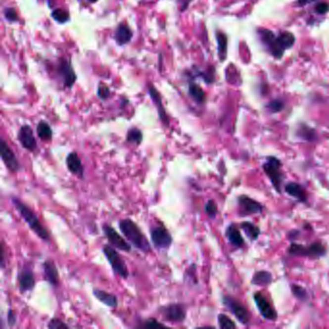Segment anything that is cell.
<instances>
[{
    "label": "cell",
    "instance_id": "obj_1",
    "mask_svg": "<svg viewBox=\"0 0 329 329\" xmlns=\"http://www.w3.org/2000/svg\"><path fill=\"white\" fill-rule=\"evenodd\" d=\"M119 228L130 243L144 253L151 251V244L135 221L126 218L119 222Z\"/></svg>",
    "mask_w": 329,
    "mask_h": 329
},
{
    "label": "cell",
    "instance_id": "obj_2",
    "mask_svg": "<svg viewBox=\"0 0 329 329\" xmlns=\"http://www.w3.org/2000/svg\"><path fill=\"white\" fill-rule=\"evenodd\" d=\"M12 202H13L15 209L19 212L20 216L24 219V221L29 226V228L35 233L42 240L48 242L50 239L49 234L47 232V230L42 225L39 218L37 217V215L34 213V212L32 210H30L23 202H21L20 199H18L16 197L12 198Z\"/></svg>",
    "mask_w": 329,
    "mask_h": 329
},
{
    "label": "cell",
    "instance_id": "obj_3",
    "mask_svg": "<svg viewBox=\"0 0 329 329\" xmlns=\"http://www.w3.org/2000/svg\"><path fill=\"white\" fill-rule=\"evenodd\" d=\"M263 169L271 180L272 186L278 192H280L281 185L284 180L281 161L275 156H269L263 165Z\"/></svg>",
    "mask_w": 329,
    "mask_h": 329
},
{
    "label": "cell",
    "instance_id": "obj_4",
    "mask_svg": "<svg viewBox=\"0 0 329 329\" xmlns=\"http://www.w3.org/2000/svg\"><path fill=\"white\" fill-rule=\"evenodd\" d=\"M288 253L291 256H302L313 259H319L327 254V247L320 241H316L309 246H303L297 243H291Z\"/></svg>",
    "mask_w": 329,
    "mask_h": 329
},
{
    "label": "cell",
    "instance_id": "obj_5",
    "mask_svg": "<svg viewBox=\"0 0 329 329\" xmlns=\"http://www.w3.org/2000/svg\"><path fill=\"white\" fill-rule=\"evenodd\" d=\"M102 252L117 275H119L121 278L127 279L130 275V272L125 261L122 259L116 249L112 245H104Z\"/></svg>",
    "mask_w": 329,
    "mask_h": 329
},
{
    "label": "cell",
    "instance_id": "obj_6",
    "mask_svg": "<svg viewBox=\"0 0 329 329\" xmlns=\"http://www.w3.org/2000/svg\"><path fill=\"white\" fill-rule=\"evenodd\" d=\"M222 302L228 309L230 310V312L238 320L240 324L247 325L249 323L250 321L249 312L238 300L235 299L232 296L225 295L222 298Z\"/></svg>",
    "mask_w": 329,
    "mask_h": 329
},
{
    "label": "cell",
    "instance_id": "obj_7",
    "mask_svg": "<svg viewBox=\"0 0 329 329\" xmlns=\"http://www.w3.org/2000/svg\"><path fill=\"white\" fill-rule=\"evenodd\" d=\"M151 239L157 249H168L173 241L171 234L164 226H156L152 228Z\"/></svg>",
    "mask_w": 329,
    "mask_h": 329
},
{
    "label": "cell",
    "instance_id": "obj_8",
    "mask_svg": "<svg viewBox=\"0 0 329 329\" xmlns=\"http://www.w3.org/2000/svg\"><path fill=\"white\" fill-rule=\"evenodd\" d=\"M0 155L3 163L10 172L17 173L20 170V164L17 156L14 154L13 150L9 147L7 142L3 139L1 140L0 144Z\"/></svg>",
    "mask_w": 329,
    "mask_h": 329
},
{
    "label": "cell",
    "instance_id": "obj_9",
    "mask_svg": "<svg viewBox=\"0 0 329 329\" xmlns=\"http://www.w3.org/2000/svg\"><path fill=\"white\" fill-rule=\"evenodd\" d=\"M102 231L104 233L105 237L107 238L108 242L118 250L121 251L130 252L132 250L131 244L124 239L118 233L115 231V229L108 225V224H103L102 225Z\"/></svg>",
    "mask_w": 329,
    "mask_h": 329
},
{
    "label": "cell",
    "instance_id": "obj_10",
    "mask_svg": "<svg viewBox=\"0 0 329 329\" xmlns=\"http://www.w3.org/2000/svg\"><path fill=\"white\" fill-rule=\"evenodd\" d=\"M254 301L264 319L271 322H275L277 320V312L272 307V305L263 293L256 292L254 294Z\"/></svg>",
    "mask_w": 329,
    "mask_h": 329
},
{
    "label": "cell",
    "instance_id": "obj_11",
    "mask_svg": "<svg viewBox=\"0 0 329 329\" xmlns=\"http://www.w3.org/2000/svg\"><path fill=\"white\" fill-rule=\"evenodd\" d=\"M160 313L165 320L171 323H182L186 319V309L182 304L172 303L160 308Z\"/></svg>",
    "mask_w": 329,
    "mask_h": 329
},
{
    "label": "cell",
    "instance_id": "obj_12",
    "mask_svg": "<svg viewBox=\"0 0 329 329\" xmlns=\"http://www.w3.org/2000/svg\"><path fill=\"white\" fill-rule=\"evenodd\" d=\"M239 213L241 215L258 214L263 212V205L247 195H240L237 198Z\"/></svg>",
    "mask_w": 329,
    "mask_h": 329
},
{
    "label": "cell",
    "instance_id": "obj_13",
    "mask_svg": "<svg viewBox=\"0 0 329 329\" xmlns=\"http://www.w3.org/2000/svg\"><path fill=\"white\" fill-rule=\"evenodd\" d=\"M18 139L20 141L22 148L27 150L28 152H34L37 149V141L33 134L32 129L24 125L22 126L18 133Z\"/></svg>",
    "mask_w": 329,
    "mask_h": 329
},
{
    "label": "cell",
    "instance_id": "obj_14",
    "mask_svg": "<svg viewBox=\"0 0 329 329\" xmlns=\"http://www.w3.org/2000/svg\"><path fill=\"white\" fill-rule=\"evenodd\" d=\"M18 282L20 292H26L32 290L36 284L33 271L29 269H22L19 273Z\"/></svg>",
    "mask_w": 329,
    "mask_h": 329
},
{
    "label": "cell",
    "instance_id": "obj_15",
    "mask_svg": "<svg viewBox=\"0 0 329 329\" xmlns=\"http://www.w3.org/2000/svg\"><path fill=\"white\" fill-rule=\"evenodd\" d=\"M58 73L60 77L63 79L64 85L66 87H72L74 85L77 77L71 64L68 61L64 60L59 64Z\"/></svg>",
    "mask_w": 329,
    "mask_h": 329
},
{
    "label": "cell",
    "instance_id": "obj_16",
    "mask_svg": "<svg viewBox=\"0 0 329 329\" xmlns=\"http://www.w3.org/2000/svg\"><path fill=\"white\" fill-rule=\"evenodd\" d=\"M66 164H67L68 170L72 174L78 176V178H80V179L84 178V167L82 165L80 157L78 156L77 153H70L69 155H67Z\"/></svg>",
    "mask_w": 329,
    "mask_h": 329
},
{
    "label": "cell",
    "instance_id": "obj_17",
    "mask_svg": "<svg viewBox=\"0 0 329 329\" xmlns=\"http://www.w3.org/2000/svg\"><path fill=\"white\" fill-rule=\"evenodd\" d=\"M43 270H44V276L45 279L51 285L54 287H57L59 285V273L56 268V265L50 261V260H47L44 264H43Z\"/></svg>",
    "mask_w": 329,
    "mask_h": 329
},
{
    "label": "cell",
    "instance_id": "obj_18",
    "mask_svg": "<svg viewBox=\"0 0 329 329\" xmlns=\"http://www.w3.org/2000/svg\"><path fill=\"white\" fill-rule=\"evenodd\" d=\"M149 94L150 96L152 97L154 103H155V107L157 109V112H158V115H159V118H160V121L164 124V126H168L169 125V119H168V116L166 114V111L163 107V104H162V101H161V97L159 96V93L157 92V90L155 89V87L153 86H150L149 87Z\"/></svg>",
    "mask_w": 329,
    "mask_h": 329
},
{
    "label": "cell",
    "instance_id": "obj_19",
    "mask_svg": "<svg viewBox=\"0 0 329 329\" xmlns=\"http://www.w3.org/2000/svg\"><path fill=\"white\" fill-rule=\"evenodd\" d=\"M285 191L299 202H307V194L305 189L297 183H289L285 186Z\"/></svg>",
    "mask_w": 329,
    "mask_h": 329
},
{
    "label": "cell",
    "instance_id": "obj_20",
    "mask_svg": "<svg viewBox=\"0 0 329 329\" xmlns=\"http://www.w3.org/2000/svg\"><path fill=\"white\" fill-rule=\"evenodd\" d=\"M94 295L96 296L97 300H99L100 302H102L104 305L111 307V308H116L118 306V298L116 295L107 292L105 290H93Z\"/></svg>",
    "mask_w": 329,
    "mask_h": 329
},
{
    "label": "cell",
    "instance_id": "obj_21",
    "mask_svg": "<svg viewBox=\"0 0 329 329\" xmlns=\"http://www.w3.org/2000/svg\"><path fill=\"white\" fill-rule=\"evenodd\" d=\"M226 236L230 241V243L235 247H241L244 244V240L239 232V229L235 224H231L227 227Z\"/></svg>",
    "mask_w": 329,
    "mask_h": 329
},
{
    "label": "cell",
    "instance_id": "obj_22",
    "mask_svg": "<svg viewBox=\"0 0 329 329\" xmlns=\"http://www.w3.org/2000/svg\"><path fill=\"white\" fill-rule=\"evenodd\" d=\"M133 38V31L130 29V27L127 24L121 23L117 27L115 32V40L118 45L123 46L128 44Z\"/></svg>",
    "mask_w": 329,
    "mask_h": 329
},
{
    "label": "cell",
    "instance_id": "obj_23",
    "mask_svg": "<svg viewBox=\"0 0 329 329\" xmlns=\"http://www.w3.org/2000/svg\"><path fill=\"white\" fill-rule=\"evenodd\" d=\"M272 282V275L271 272L266 271H260L253 275L251 283L258 286H269Z\"/></svg>",
    "mask_w": 329,
    "mask_h": 329
},
{
    "label": "cell",
    "instance_id": "obj_24",
    "mask_svg": "<svg viewBox=\"0 0 329 329\" xmlns=\"http://www.w3.org/2000/svg\"><path fill=\"white\" fill-rule=\"evenodd\" d=\"M37 134L40 139L43 141H50L52 139V130L50 126L44 121H41L37 126Z\"/></svg>",
    "mask_w": 329,
    "mask_h": 329
},
{
    "label": "cell",
    "instance_id": "obj_25",
    "mask_svg": "<svg viewBox=\"0 0 329 329\" xmlns=\"http://www.w3.org/2000/svg\"><path fill=\"white\" fill-rule=\"evenodd\" d=\"M258 33L261 37L262 42L269 47V49L271 51V49L274 47V46L276 44L277 37H275V35L271 32V30H268V29H260Z\"/></svg>",
    "mask_w": 329,
    "mask_h": 329
},
{
    "label": "cell",
    "instance_id": "obj_26",
    "mask_svg": "<svg viewBox=\"0 0 329 329\" xmlns=\"http://www.w3.org/2000/svg\"><path fill=\"white\" fill-rule=\"evenodd\" d=\"M241 228H242L243 232L245 233V235L252 240H256L260 235V228L257 227L256 225H254L251 222H248V221L242 222Z\"/></svg>",
    "mask_w": 329,
    "mask_h": 329
},
{
    "label": "cell",
    "instance_id": "obj_27",
    "mask_svg": "<svg viewBox=\"0 0 329 329\" xmlns=\"http://www.w3.org/2000/svg\"><path fill=\"white\" fill-rule=\"evenodd\" d=\"M188 92H189L190 97H192L197 103H204L206 96H205L203 89L200 88L198 85L190 84Z\"/></svg>",
    "mask_w": 329,
    "mask_h": 329
},
{
    "label": "cell",
    "instance_id": "obj_28",
    "mask_svg": "<svg viewBox=\"0 0 329 329\" xmlns=\"http://www.w3.org/2000/svg\"><path fill=\"white\" fill-rule=\"evenodd\" d=\"M277 41L280 47L285 50L291 47L294 44V36L290 32H283L279 37H277Z\"/></svg>",
    "mask_w": 329,
    "mask_h": 329
},
{
    "label": "cell",
    "instance_id": "obj_29",
    "mask_svg": "<svg viewBox=\"0 0 329 329\" xmlns=\"http://www.w3.org/2000/svg\"><path fill=\"white\" fill-rule=\"evenodd\" d=\"M142 140H143V134L139 129L133 128L128 132V134H127L128 142H130L132 144H136V145H140Z\"/></svg>",
    "mask_w": 329,
    "mask_h": 329
},
{
    "label": "cell",
    "instance_id": "obj_30",
    "mask_svg": "<svg viewBox=\"0 0 329 329\" xmlns=\"http://www.w3.org/2000/svg\"><path fill=\"white\" fill-rule=\"evenodd\" d=\"M298 136L306 141L311 142L314 141L316 138V132L315 130L307 127L306 125H302L298 130Z\"/></svg>",
    "mask_w": 329,
    "mask_h": 329
},
{
    "label": "cell",
    "instance_id": "obj_31",
    "mask_svg": "<svg viewBox=\"0 0 329 329\" xmlns=\"http://www.w3.org/2000/svg\"><path fill=\"white\" fill-rule=\"evenodd\" d=\"M217 44H218V53L221 60L225 58L227 51V38L223 33H217Z\"/></svg>",
    "mask_w": 329,
    "mask_h": 329
},
{
    "label": "cell",
    "instance_id": "obj_32",
    "mask_svg": "<svg viewBox=\"0 0 329 329\" xmlns=\"http://www.w3.org/2000/svg\"><path fill=\"white\" fill-rule=\"evenodd\" d=\"M217 321H218V325H219L220 329H231L236 328L235 324L233 322L232 320L228 316H226L224 314L218 315Z\"/></svg>",
    "mask_w": 329,
    "mask_h": 329
},
{
    "label": "cell",
    "instance_id": "obj_33",
    "mask_svg": "<svg viewBox=\"0 0 329 329\" xmlns=\"http://www.w3.org/2000/svg\"><path fill=\"white\" fill-rule=\"evenodd\" d=\"M51 16L54 20H56L57 22H60V23H65L70 19L69 13L66 10H63V9H55L52 12Z\"/></svg>",
    "mask_w": 329,
    "mask_h": 329
},
{
    "label": "cell",
    "instance_id": "obj_34",
    "mask_svg": "<svg viewBox=\"0 0 329 329\" xmlns=\"http://www.w3.org/2000/svg\"><path fill=\"white\" fill-rule=\"evenodd\" d=\"M291 292H292V294L296 297V298H298L299 300H306L307 299V297H308V295H307V291H306V290L304 289V288H302L301 286H299V285H291Z\"/></svg>",
    "mask_w": 329,
    "mask_h": 329
},
{
    "label": "cell",
    "instance_id": "obj_35",
    "mask_svg": "<svg viewBox=\"0 0 329 329\" xmlns=\"http://www.w3.org/2000/svg\"><path fill=\"white\" fill-rule=\"evenodd\" d=\"M205 212L209 215V217L213 218L217 213V206L213 200H209L205 205Z\"/></svg>",
    "mask_w": 329,
    "mask_h": 329
},
{
    "label": "cell",
    "instance_id": "obj_36",
    "mask_svg": "<svg viewBox=\"0 0 329 329\" xmlns=\"http://www.w3.org/2000/svg\"><path fill=\"white\" fill-rule=\"evenodd\" d=\"M47 328L51 329H68L69 326L59 319H51L47 324Z\"/></svg>",
    "mask_w": 329,
    "mask_h": 329
},
{
    "label": "cell",
    "instance_id": "obj_37",
    "mask_svg": "<svg viewBox=\"0 0 329 329\" xmlns=\"http://www.w3.org/2000/svg\"><path fill=\"white\" fill-rule=\"evenodd\" d=\"M268 107H269V109L271 110V112L276 113V112H279L283 109L284 102L280 99H275V100H272L271 103H269Z\"/></svg>",
    "mask_w": 329,
    "mask_h": 329
},
{
    "label": "cell",
    "instance_id": "obj_38",
    "mask_svg": "<svg viewBox=\"0 0 329 329\" xmlns=\"http://www.w3.org/2000/svg\"><path fill=\"white\" fill-rule=\"evenodd\" d=\"M143 328H146V329H155V328H165V326L163 325V324H161V323H159L157 320H155V319H153V318H151V319H148L145 323H144V325L142 326Z\"/></svg>",
    "mask_w": 329,
    "mask_h": 329
},
{
    "label": "cell",
    "instance_id": "obj_39",
    "mask_svg": "<svg viewBox=\"0 0 329 329\" xmlns=\"http://www.w3.org/2000/svg\"><path fill=\"white\" fill-rule=\"evenodd\" d=\"M4 16L6 18V20L11 21V22H14L16 20H18V14L16 12V10L14 8H7L5 9L4 11Z\"/></svg>",
    "mask_w": 329,
    "mask_h": 329
},
{
    "label": "cell",
    "instance_id": "obj_40",
    "mask_svg": "<svg viewBox=\"0 0 329 329\" xmlns=\"http://www.w3.org/2000/svg\"><path fill=\"white\" fill-rule=\"evenodd\" d=\"M97 95L101 99H105L109 96V89L104 84H99L97 89Z\"/></svg>",
    "mask_w": 329,
    "mask_h": 329
},
{
    "label": "cell",
    "instance_id": "obj_41",
    "mask_svg": "<svg viewBox=\"0 0 329 329\" xmlns=\"http://www.w3.org/2000/svg\"><path fill=\"white\" fill-rule=\"evenodd\" d=\"M17 321V317L16 315L14 314L13 310L10 309L8 311V315H7V322H8V325L13 328L15 325H16V322Z\"/></svg>",
    "mask_w": 329,
    "mask_h": 329
},
{
    "label": "cell",
    "instance_id": "obj_42",
    "mask_svg": "<svg viewBox=\"0 0 329 329\" xmlns=\"http://www.w3.org/2000/svg\"><path fill=\"white\" fill-rule=\"evenodd\" d=\"M329 5L328 3H325V2H321L316 6V11L319 14H326V13L329 12Z\"/></svg>",
    "mask_w": 329,
    "mask_h": 329
},
{
    "label": "cell",
    "instance_id": "obj_43",
    "mask_svg": "<svg viewBox=\"0 0 329 329\" xmlns=\"http://www.w3.org/2000/svg\"><path fill=\"white\" fill-rule=\"evenodd\" d=\"M315 1H319V0H297V5L298 6H305V5H308L310 3H313Z\"/></svg>",
    "mask_w": 329,
    "mask_h": 329
},
{
    "label": "cell",
    "instance_id": "obj_44",
    "mask_svg": "<svg viewBox=\"0 0 329 329\" xmlns=\"http://www.w3.org/2000/svg\"><path fill=\"white\" fill-rule=\"evenodd\" d=\"M89 1H90V2H96L97 0H89Z\"/></svg>",
    "mask_w": 329,
    "mask_h": 329
}]
</instances>
